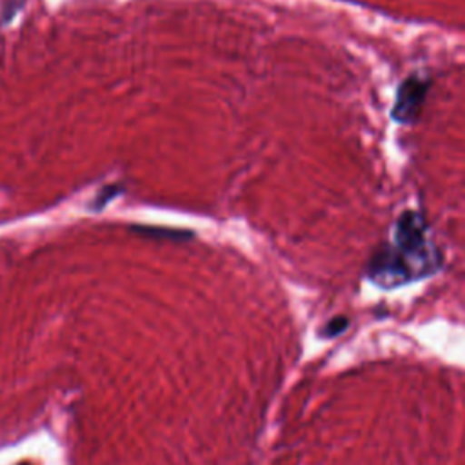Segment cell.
<instances>
[{
	"label": "cell",
	"instance_id": "cell-1",
	"mask_svg": "<svg viewBox=\"0 0 465 465\" xmlns=\"http://www.w3.org/2000/svg\"><path fill=\"white\" fill-rule=\"evenodd\" d=\"M394 249L412 265L418 278H423L440 267V254L427 243L425 220L420 213L405 211L394 229Z\"/></svg>",
	"mask_w": 465,
	"mask_h": 465
},
{
	"label": "cell",
	"instance_id": "cell-2",
	"mask_svg": "<svg viewBox=\"0 0 465 465\" xmlns=\"http://www.w3.org/2000/svg\"><path fill=\"white\" fill-rule=\"evenodd\" d=\"M429 89V80L421 76L407 78L396 94V102L392 107V118L400 124H411L420 114V109L425 102V94Z\"/></svg>",
	"mask_w": 465,
	"mask_h": 465
},
{
	"label": "cell",
	"instance_id": "cell-3",
	"mask_svg": "<svg viewBox=\"0 0 465 465\" xmlns=\"http://www.w3.org/2000/svg\"><path fill=\"white\" fill-rule=\"evenodd\" d=\"M345 327H347V320H345V318H336V320H332V322L327 323V327L323 329V334H325V336H332V334L341 332Z\"/></svg>",
	"mask_w": 465,
	"mask_h": 465
},
{
	"label": "cell",
	"instance_id": "cell-4",
	"mask_svg": "<svg viewBox=\"0 0 465 465\" xmlns=\"http://www.w3.org/2000/svg\"><path fill=\"white\" fill-rule=\"evenodd\" d=\"M22 465H29V463H22Z\"/></svg>",
	"mask_w": 465,
	"mask_h": 465
}]
</instances>
